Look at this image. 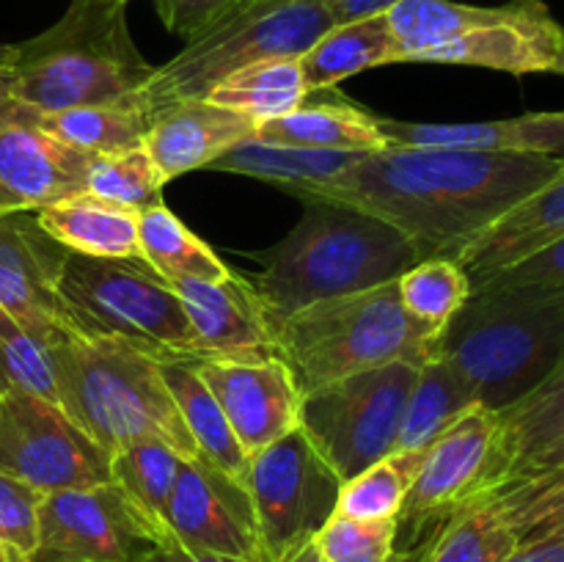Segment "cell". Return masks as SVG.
<instances>
[{
	"instance_id": "obj_24",
	"label": "cell",
	"mask_w": 564,
	"mask_h": 562,
	"mask_svg": "<svg viewBox=\"0 0 564 562\" xmlns=\"http://www.w3.org/2000/svg\"><path fill=\"white\" fill-rule=\"evenodd\" d=\"M39 226L66 251L102 259H143L138 240L141 213L83 191L33 209Z\"/></svg>"
},
{
	"instance_id": "obj_41",
	"label": "cell",
	"mask_w": 564,
	"mask_h": 562,
	"mask_svg": "<svg viewBox=\"0 0 564 562\" xmlns=\"http://www.w3.org/2000/svg\"><path fill=\"white\" fill-rule=\"evenodd\" d=\"M44 494L0 472V543L31 562L39 543V507Z\"/></svg>"
},
{
	"instance_id": "obj_9",
	"label": "cell",
	"mask_w": 564,
	"mask_h": 562,
	"mask_svg": "<svg viewBox=\"0 0 564 562\" xmlns=\"http://www.w3.org/2000/svg\"><path fill=\"white\" fill-rule=\"evenodd\" d=\"M419 367L391 361L303 395L301 430L341 483L394 452Z\"/></svg>"
},
{
	"instance_id": "obj_12",
	"label": "cell",
	"mask_w": 564,
	"mask_h": 562,
	"mask_svg": "<svg viewBox=\"0 0 564 562\" xmlns=\"http://www.w3.org/2000/svg\"><path fill=\"white\" fill-rule=\"evenodd\" d=\"M0 472L42 494L110 483V455L53 400L0 391Z\"/></svg>"
},
{
	"instance_id": "obj_43",
	"label": "cell",
	"mask_w": 564,
	"mask_h": 562,
	"mask_svg": "<svg viewBox=\"0 0 564 562\" xmlns=\"http://www.w3.org/2000/svg\"><path fill=\"white\" fill-rule=\"evenodd\" d=\"M246 3L248 0H154L163 25L187 42Z\"/></svg>"
},
{
	"instance_id": "obj_47",
	"label": "cell",
	"mask_w": 564,
	"mask_h": 562,
	"mask_svg": "<svg viewBox=\"0 0 564 562\" xmlns=\"http://www.w3.org/2000/svg\"><path fill=\"white\" fill-rule=\"evenodd\" d=\"M560 466H564V430L560 435H556L554 441H551V444H545L543 450L534 452V455L529 457V461L523 463V466L518 468L516 474H512V479L507 485H516V483H521V479L534 477V474L551 472V468H560ZM507 485H505V488H507ZM485 499H488V496H485Z\"/></svg>"
},
{
	"instance_id": "obj_54",
	"label": "cell",
	"mask_w": 564,
	"mask_h": 562,
	"mask_svg": "<svg viewBox=\"0 0 564 562\" xmlns=\"http://www.w3.org/2000/svg\"><path fill=\"white\" fill-rule=\"evenodd\" d=\"M0 53H3V47H0Z\"/></svg>"
},
{
	"instance_id": "obj_25",
	"label": "cell",
	"mask_w": 564,
	"mask_h": 562,
	"mask_svg": "<svg viewBox=\"0 0 564 562\" xmlns=\"http://www.w3.org/2000/svg\"><path fill=\"white\" fill-rule=\"evenodd\" d=\"M160 372H163L165 386H169L171 397L180 408L182 422H185L187 433L196 444L198 457L242 483L251 457L237 441L220 402L204 383L196 358H165V361H160Z\"/></svg>"
},
{
	"instance_id": "obj_14",
	"label": "cell",
	"mask_w": 564,
	"mask_h": 562,
	"mask_svg": "<svg viewBox=\"0 0 564 562\" xmlns=\"http://www.w3.org/2000/svg\"><path fill=\"white\" fill-rule=\"evenodd\" d=\"M66 253L33 209H0V309L50 345L80 339L61 298Z\"/></svg>"
},
{
	"instance_id": "obj_30",
	"label": "cell",
	"mask_w": 564,
	"mask_h": 562,
	"mask_svg": "<svg viewBox=\"0 0 564 562\" xmlns=\"http://www.w3.org/2000/svg\"><path fill=\"white\" fill-rule=\"evenodd\" d=\"M138 240H141L143 262L169 281H218L229 275V268L224 264V259L202 237L193 235L165 204H154V207L141 209Z\"/></svg>"
},
{
	"instance_id": "obj_38",
	"label": "cell",
	"mask_w": 564,
	"mask_h": 562,
	"mask_svg": "<svg viewBox=\"0 0 564 562\" xmlns=\"http://www.w3.org/2000/svg\"><path fill=\"white\" fill-rule=\"evenodd\" d=\"M53 347L0 309V391L17 389L58 402Z\"/></svg>"
},
{
	"instance_id": "obj_48",
	"label": "cell",
	"mask_w": 564,
	"mask_h": 562,
	"mask_svg": "<svg viewBox=\"0 0 564 562\" xmlns=\"http://www.w3.org/2000/svg\"><path fill=\"white\" fill-rule=\"evenodd\" d=\"M505 562H564V534L521 540Z\"/></svg>"
},
{
	"instance_id": "obj_39",
	"label": "cell",
	"mask_w": 564,
	"mask_h": 562,
	"mask_svg": "<svg viewBox=\"0 0 564 562\" xmlns=\"http://www.w3.org/2000/svg\"><path fill=\"white\" fill-rule=\"evenodd\" d=\"M314 545L328 562H419L422 545L397 551V521H356L330 516Z\"/></svg>"
},
{
	"instance_id": "obj_17",
	"label": "cell",
	"mask_w": 564,
	"mask_h": 562,
	"mask_svg": "<svg viewBox=\"0 0 564 562\" xmlns=\"http://www.w3.org/2000/svg\"><path fill=\"white\" fill-rule=\"evenodd\" d=\"M562 39L564 25L543 0H507L494 6L488 20L419 55L416 64L479 66L516 77L538 75L554 72Z\"/></svg>"
},
{
	"instance_id": "obj_52",
	"label": "cell",
	"mask_w": 564,
	"mask_h": 562,
	"mask_svg": "<svg viewBox=\"0 0 564 562\" xmlns=\"http://www.w3.org/2000/svg\"><path fill=\"white\" fill-rule=\"evenodd\" d=\"M556 75L564 77V39H562V47H560V58H556V66H554Z\"/></svg>"
},
{
	"instance_id": "obj_53",
	"label": "cell",
	"mask_w": 564,
	"mask_h": 562,
	"mask_svg": "<svg viewBox=\"0 0 564 562\" xmlns=\"http://www.w3.org/2000/svg\"><path fill=\"white\" fill-rule=\"evenodd\" d=\"M116 3H127V0H116Z\"/></svg>"
},
{
	"instance_id": "obj_31",
	"label": "cell",
	"mask_w": 564,
	"mask_h": 562,
	"mask_svg": "<svg viewBox=\"0 0 564 562\" xmlns=\"http://www.w3.org/2000/svg\"><path fill=\"white\" fill-rule=\"evenodd\" d=\"M149 125L152 121L138 105H83V108L55 110V114L36 110V119H33V127L91 158L143 147Z\"/></svg>"
},
{
	"instance_id": "obj_13",
	"label": "cell",
	"mask_w": 564,
	"mask_h": 562,
	"mask_svg": "<svg viewBox=\"0 0 564 562\" xmlns=\"http://www.w3.org/2000/svg\"><path fill=\"white\" fill-rule=\"evenodd\" d=\"M499 430V411L477 406L424 450L397 518V538L405 534L408 549L427 543L463 507L490 494Z\"/></svg>"
},
{
	"instance_id": "obj_21",
	"label": "cell",
	"mask_w": 564,
	"mask_h": 562,
	"mask_svg": "<svg viewBox=\"0 0 564 562\" xmlns=\"http://www.w3.org/2000/svg\"><path fill=\"white\" fill-rule=\"evenodd\" d=\"M257 125V119L240 110L224 108L209 99H193L154 116L143 147L165 182H171L191 171L209 169L215 160L253 138Z\"/></svg>"
},
{
	"instance_id": "obj_4",
	"label": "cell",
	"mask_w": 564,
	"mask_h": 562,
	"mask_svg": "<svg viewBox=\"0 0 564 562\" xmlns=\"http://www.w3.org/2000/svg\"><path fill=\"white\" fill-rule=\"evenodd\" d=\"M14 94L39 114L135 105L154 66L127 25V3L75 0L55 25L11 47Z\"/></svg>"
},
{
	"instance_id": "obj_10",
	"label": "cell",
	"mask_w": 564,
	"mask_h": 562,
	"mask_svg": "<svg viewBox=\"0 0 564 562\" xmlns=\"http://www.w3.org/2000/svg\"><path fill=\"white\" fill-rule=\"evenodd\" d=\"M246 490L257 516L262 562H292L330 521L341 479L301 428L251 455Z\"/></svg>"
},
{
	"instance_id": "obj_23",
	"label": "cell",
	"mask_w": 564,
	"mask_h": 562,
	"mask_svg": "<svg viewBox=\"0 0 564 562\" xmlns=\"http://www.w3.org/2000/svg\"><path fill=\"white\" fill-rule=\"evenodd\" d=\"M253 141L347 154H372L391 149L380 132L378 116L358 108L339 91H334V97L323 102L306 99L290 114L259 121Z\"/></svg>"
},
{
	"instance_id": "obj_36",
	"label": "cell",
	"mask_w": 564,
	"mask_h": 562,
	"mask_svg": "<svg viewBox=\"0 0 564 562\" xmlns=\"http://www.w3.org/2000/svg\"><path fill=\"white\" fill-rule=\"evenodd\" d=\"M397 290L405 312L441 334L471 295V279L455 259L430 257L405 270Z\"/></svg>"
},
{
	"instance_id": "obj_49",
	"label": "cell",
	"mask_w": 564,
	"mask_h": 562,
	"mask_svg": "<svg viewBox=\"0 0 564 562\" xmlns=\"http://www.w3.org/2000/svg\"><path fill=\"white\" fill-rule=\"evenodd\" d=\"M554 534H564V510L554 512V516L543 518L538 527L529 529L521 540H534V538H554Z\"/></svg>"
},
{
	"instance_id": "obj_40",
	"label": "cell",
	"mask_w": 564,
	"mask_h": 562,
	"mask_svg": "<svg viewBox=\"0 0 564 562\" xmlns=\"http://www.w3.org/2000/svg\"><path fill=\"white\" fill-rule=\"evenodd\" d=\"M488 501L499 507V512L512 523L518 538H523L543 518L564 510V466L507 485V488L490 494Z\"/></svg>"
},
{
	"instance_id": "obj_37",
	"label": "cell",
	"mask_w": 564,
	"mask_h": 562,
	"mask_svg": "<svg viewBox=\"0 0 564 562\" xmlns=\"http://www.w3.org/2000/svg\"><path fill=\"white\" fill-rule=\"evenodd\" d=\"M169 185L160 174L158 163L147 147L119 149V152L97 154L88 165L86 191L108 202L124 204L132 209H147L163 204V187Z\"/></svg>"
},
{
	"instance_id": "obj_29",
	"label": "cell",
	"mask_w": 564,
	"mask_h": 562,
	"mask_svg": "<svg viewBox=\"0 0 564 562\" xmlns=\"http://www.w3.org/2000/svg\"><path fill=\"white\" fill-rule=\"evenodd\" d=\"M477 406V397L457 369L446 358L430 356L419 367L416 383L408 397L394 452L427 450L446 428Z\"/></svg>"
},
{
	"instance_id": "obj_51",
	"label": "cell",
	"mask_w": 564,
	"mask_h": 562,
	"mask_svg": "<svg viewBox=\"0 0 564 562\" xmlns=\"http://www.w3.org/2000/svg\"><path fill=\"white\" fill-rule=\"evenodd\" d=\"M0 562H28V560H22V556L17 554V551H11L9 545L0 543Z\"/></svg>"
},
{
	"instance_id": "obj_20",
	"label": "cell",
	"mask_w": 564,
	"mask_h": 562,
	"mask_svg": "<svg viewBox=\"0 0 564 562\" xmlns=\"http://www.w3.org/2000/svg\"><path fill=\"white\" fill-rule=\"evenodd\" d=\"M389 147L466 149L494 154H543L564 160V110L494 121H400L378 116Z\"/></svg>"
},
{
	"instance_id": "obj_32",
	"label": "cell",
	"mask_w": 564,
	"mask_h": 562,
	"mask_svg": "<svg viewBox=\"0 0 564 562\" xmlns=\"http://www.w3.org/2000/svg\"><path fill=\"white\" fill-rule=\"evenodd\" d=\"M312 97L297 58H270L226 77L204 99L264 121L290 114Z\"/></svg>"
},
{
	"instance_id": "obj_19",
	"label": "cell",
	"mask_w": 564,
	"mask_h": 562,
	"mask_svg": "<svg viewBox=\"0 0 564 562\" xmlns=\"http://www.w3.org/2000/svg\"><path fill=\"white\" fill-rule=\"evenodd\" d=\"M91 154L33 125L0 130V209H39L86 191Z\"/></svg>"
},
{
	"instance_id": "obj_5",
	"label": "cell",
	"mask_w": 564,
	"mask_h": 562,
	"mask_svg": "<svg viewBox=\"0 0 564 562\" xmlns=\"http://www.w3.org/2000/svg\"><path fill=\"white\" fill-rule=\"evenodd\" d=\"M58 406L108 455L135 441H165L198 457L160 361L113 336H80L53 347Z\"/></svg>"
},
{
	"instance_id": "obj_42",
	"label": "cell",
	"mask_w": 564,
	"mask_h": 562,
	"mask_svg": "<svg viewBox=\"0 0 564 562\" xmlns=\"http://www.w3.org/2000/svg\"><path fill=\"white\" fill-rule=\"evenodd\" d=\"M507 284V287H549V290H564V237L549 242L540 251L529 253L521 262L477 281L474 287Z\"/></svg>"
},
{
	"instance_id": "obj_22",
	"label": "cell",
	"mask_w": 564,
	"mask_h": 562,
	"mask_svg": "<svg viewBox=\"0 0 564 562\" xmlns=\"http://www.w3.org/2000/svg\"><path fill=\"white\" fill-rule=\"evenodd\" d=\"M560 237H564V163L554 180L545 182L532 196L501 215L496 224L457 248L449 259H455L468 273L471 284H477Z\"/></svg>"
},
{
	"instance_id": "obj_45",
	"label": "cell",
	"mask_w": 564,
	"mask_h": 562,
	"mask_svg": "<svg viewBox=\"0 0 564 562\" xmlns=\"http://www.w3.org/2000/svg\"><path fill=\"white\" fill-rule=\"evenodd\" d=\"M317 3L328 11L334 25H345V22L389 14V11L394 9V6H400L402 0H317Z\"/></svg>"
},
{
	"instance_id": "obj_11",
	"label": "cell",
	"mask_w": 564,
	"mask_h": 562,
	"mask_svg": "<svg viewBox=\"0 0 564 562\" xmlns=\"http://www.w3.org/2000/svg\"><path fill=\"white\" fill-rule=\"evenodd\" d=\"M165 538L116 483L44 494L31 562H143Z\"/></svg>"
},
{
	"instance_id": "obj_35",
	"label": "cell",
	"mask_w": 564,
	"mask_h": 562,
	"mask_svg": "<svg viewBox=\"0 0 564 562\" xmlns=\"http://www.w3.org/2000/svg\"><path fill=\"white\" fill-rule=\"evenodd\" d=\"M182 461L185 455L165 441H135L110 455V483L124 488L127 496L135 499L141 510L169 532L165 507H169Z\"/></svg>"
},
{
	"instance_id": "obj_16",
	"label": "cell",
	"mask_w": 564,
	"mask_h": 562,
	"mask_svg": "<svg viewBox=\"0 0 564 562\" xmlns=\"http://www.w3.org/2000/svg\"><path fill=\"white\" fill-rule=\"evenodd\" d=\"M196 364L248 457L301 428L303 397L290 367L275 353L196 358Z\"/></svg>"
},
{
	"instance_id": "obj_18",
	"label": "cell",
	"mask_w": 564,
	"mask_h": 562,
	"mask_svg": "<svg viewBox=\"0 0 564 562\" xmlns=\"http://www.w3.org/2000/svg\"><path fill=\"white\" fill-rule=\"evenodd\" d=\"M171 287L185 306L202 358H246L275 353L264 309L246 273L226 279H176Z\"/></svg>"
},
{
	"instance_id": "obj_26",
	"label": "cell",
	"mask_w": 564,
	"mask_h": 562,
	"mask_svg": "<svg viewBox=\"0 0 564 562\" xmlns=\"http://www.w3.org/2000/svg\"><path fill=\"white\" fill-rule=\"evenodd\" d=\"M308 91L336 88L358 72L402 64L389 14L334 25L297 58Z\"/></svg>"
},
{
	"instance_id": "obj_34",
	"label": "cell",
	"mask_w": 564,
	"mask_h": 562,
	"mask_svg": "<svg viewBox=\"0 0 564 562\" xmlns=\"http://www.w3.org/2000/svg\"><path fill=\"white\" fill-rule=\"evenodd\" d=\"M424 450L391 452L361 474L341 483L334 516L356 521H397L422 466Z\"/></svg>"
},
{
	"instance_id": "obj_15",
	"label": "cell",
	"mask_w": 564,
	"mask_h": 562,
	"mask_svg": "<svg viewBox=\"0 0 564 562\" xmlns=\"http://www.w3.org/2000/svg\"><path fill=\"white\" fill-rule=\"evenodd\" d=\"M165 527L187 549L262 562L257 516L246 483L202 457L182 461L165 507Z\"/></svg>"
},
{
	"instance_id": "obj_28",
	"label": "cell",
	"mask_w": 564,
	"mask_h": 562,
	"mask_svg": "<svg viewBox=\"0 0 564 562\" xmlns=\"http://www.w3.org/2000/svg\"><path fill=\"white\" fill-rule=\"evenodd\" d=\"M501 430L496 444L490 494L505 488L512 474L564 430V361L543 386L499 413ZM488 494V496H490Z\"/></svg>"
},
{
	"instance_id": "obj_50",
	"label": "cell",
	"mask_w": 564,
	"mask_h": 562,
	"mask_svg": "<svg viewBox=\"0 0 564 562\" xmlns=\"http://www.w3.org/2000/svg\"><path fill=\"white\" fill-rule=\"evenodd\" d=\"M292 562H328V560H325L323 551H319L317 545H314V540H312V543H308L306 549H303L301 554H297L295 560H292Z\"/></svg>"
},
{
	"instance_id": "obj_8",
	"label": "cell",
	"mask_w": 564,
	"mask_h": 562,
	"mask_svg": "<svg viewBox=\"0 0 564 562\" xmlns=\"http://www.w3.org/2000/svg\"><path fill=\"white\" fill-rule=\"evenodd\" d=\"M61 298L80 336H113L158 361L202 358L180 295L143 259L69 251L61 270Z\"/></svg>"
},
{
	"instance_id": "obj_6",
	"label": "cell",
	"mask_w": 564,
	"mask_h": 562,
	"mask_svg": "<svg viewBox=\"0 0 564 562\" xmlns=\"http://www.w3.org/2000/svg\"><path fill=\"white\" fill-rule=\"evenodd\" d=\"M438 336L405 312L397 281L312 303L273 331L275 356L301 397L391 361L424 364Z\"/></svg>"
},
{
	"instance_id": "obj_33",
	"label": "cell",
	"mask_w": 564,
	"mask_h": 562,
	"mask_svg": "<svg viewBox=\"0 0 564 562\" xmlns=\"http://www.w3.org/2000/svg\"><path fill=\"white\" fill-rule=\"evenodd\" d=\"M521 538L488 499L463 507L424 543L419 562H505Z\"/></svg>"
},
{
	"instance_id": "obj_27",
	"label": "cell",
	"mask_w": 564,
	"mask_h": 562,
	"mask_svg": "<svg viewBox=\"0 0 564 562\" xmlns=\"http://www.w3.org/2000/svg\"><path fill=\"white\" fill-rule=\"evenodd\" d=\"M358 158L361 154L314 152V149L281 147V143H264L248 138L240 147L215 160L209 169L273 182V185L284 187L292 196H301V193L314 191V187L345 174Z\"/></svg>"
},
{
	"instance_id": "obj_44",
	"label": "cell",
	"mask_w": 564,
	"mask_h": 562,
	"mask_svg": "<svg viewBox=\"0 0 564 562\" xmlns=\"http://www.w3.org/2000/svg\"><path fill=\"white\" fill-rule=\"evenodd\" d=\"M33 119H36V110L17 99L11 47H3V53H0V130L11 125H33Z\"/></svg>"
},
{
	"instance_id": "obj_3",
	"label": "cell",
	"mask_w": 564,
	"mask_h": 562,
	"mask_svg": "<svg viewBox=\"0 0 564 562\" xmlns=\"http://www.w3.org/2000/svg\"><path fill=\"white\" fill-rule=\"evenodd\" d=\"M479 406L507 411L564 361V290L474 287L435 342Z\"/></svg>"
},
{
	"instance_id": "obj_7",
	"label": "cell",
	"mask_w": 564,
	"mask_h": 562,
	"mask_svg": "<svg viewBox=\"0 0 564 562\" xmlns=\"http://www.w3.org/2000/svg\"><path fill=\"white\" fill-rule=\"evenodd\" d=\"M334 20L317 0H248L154 66L135 105L149 116L204 99L218 83L270 58H301Z\"/></svg>"
},
{
	"instance_id": "obj_1",
	"label": "cell",
	"mask_w": 564,
	"mask_h": 562,
	"mask_svg": "<svg viewBox=\"0 0 564 562\" xmlns=\"http://www.w3.org/2000/svg\"><path fill=\"white\" fill-rule=\"evenodd\" d=\"M564 160L466 149L391 147L361 154L345 174L303 198H328L400 229L422 259L457 248L554 180Z\"/></svg>"
},
{
	"instance_id": "obj_2",
	"label": "cell",
	"mask_w": 564,
	"mask_h": 562,
	"mask_svg": "<svg viewBox=\"0 0 564 562\" xmlns=\"http://www.w3.org/2000/svg\"><path fill=\"white\" fill-rule=\"evenodd\" d=\"M262 259L264 268L246 279L275 331L312 303L397 281L422 262V253L375 215L328 198H303V218Z\"/></svg>"
},
{
	"instance_id": "obj_46",
	"label": "cell",
	"mask_w": 564,
	"mask_h": 562,
	"mask_svg": "<svg viewBox=\"0 0 564 562\" xmlns=\"http://www.w3.org/2000/svg\"><path fill=\"white\" fill-rule=\"evenodd\" d=\"M143 562H251V560H240V556H229V554H215V551L187 549V545L176 543L174 538H165L163 543H160Z\"/></svg>"
}]
</instances>
